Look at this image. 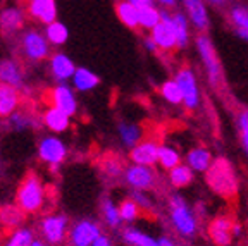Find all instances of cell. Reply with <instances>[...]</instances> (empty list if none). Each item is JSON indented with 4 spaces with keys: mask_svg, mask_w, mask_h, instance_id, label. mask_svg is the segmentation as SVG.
Returning a JSON list of instances; mask_svg holds the SVG:
<instances>
[{
    "mask_svg": "<svg viewBox=\"0 0 248 246\" xmlns=\"http://www.w3.org/2000/svg\"><path fill=\"white\" fill-rule=\"evenodd\" d=\"M0 83L21 90L24 85V69L16 59H0Z\"/></svg>",
    "mask_w": 248,
    "mask_h": 246,
    "instance_id": "e0dca14e",
    "label": "cell"
},
{
    "mask_svg": "<svg viewBox=\"0 0 248 246\" xmlns=\"http://www.w3.org/2000/svg\"><path fill=\"white\" fill-rule=\"evenodd\" d=\"M46 100H48V107L61 108L71 117L78 112L76 93L73 86H69L67 83H57L55 86H52L46 93Z\"/></svg>",
    "mask_w": 248,
    "mask_h": 246,
    "instance_id": "8992f818",
    "label": "cell"
},
{
    "mask_svg": "<svg viewBox=\"0 0 248 246\" xmlns=\"http://www.w3.org/2000/svg\"><path fill=\"white\" fill-rule=\"evenodd\" d=\"M232 227H234V224L231 219L217 217L209 226V236L217 246H228L232 238Z\"/></svg>",
    "mask_w": 248,
    "mask_h": 246,
    "instance_id": "ffe728a7",
    "label": "cell"
},
{
    "mask_svg": "<svg viewBox=\"0 0 248 246\" xmlns=\"http://www.w3.org/2000/svg\"><path fill=\"white\" fill-rule=\"evenodd\" d=\"M46 201V188L43 181L35 172H28L21 181L17 193H16V203L24 214H38Z\"/></svg>",
    "mask_w": 248,
    "mask_h": 246,
    "instance_id": "6da1fadb",
    "label": "cell"
},
{
    "mask_svg": "<svg viewBox=\"0 0 248 246\" xmlns=\"http://www.w3.org/2000/svg\"><path fill=\"white\" fill-rule=\"evenodd\" d=\"M119 214L123 220L131 222V220H135L140 215V205L135 200H124L119 207Z\"/></svg>",
    "mask_w": 248,
    "mask_h": 246,
    "instance_id": "8d00e7d4",
    "label": "cell"
},
{
    "mask_svg": "<svg viewBox=\"0 0 248 246\" xmlns=\"http://www.w3.org/2000/svg\"><path fill=\"white\" fill-rule=\"evenodd\" d=\"M159 2L164 5V7H174L176 5V0H159Z\"/></svg>",
    "mask_w": 248,
    "mask_h": 246,
    "instance_id": "ee69618b",
    "label": "cell"
},
{
    "mask_svg": "<svg viewBox=\"0 0 248 246\" xmlns=\"http://www.w3.org/2000/svg\"><path fill=\"white\" fill-rule=\"evenodd\" d=\"M100 226L93 220H78L69 229V239L71 246H92L95 239L100 236Z\"/></svg>",
    "mask_w": 248,
    "mask_h": 246,
    "instance_id": "30bf717a",
    "label": "cell"
},
{
    "mask_svg": "<svg viewBox=\"0 0 248 246\" xmlns=\"http://www.w3.org/2000/svg\"><path fill=\"white\" fill-rule=\"evenodd\" d=\"M210 2H214V4H222L224 0H210Z\"/></svg>",
    "mask_w": 248,
    "mask_h": 246,
    "instance_id": "c3c4849f",
    "label": "cell"
},
{
    "mask_svg": "<svg viewBox=\"0 0 248 246\" xmlns=\"http://www.w3.org/2000/svg\"><path fill=\"white\" fill-rule=\"evenodd\" d=\"M138 15H140V26L145 28V30H154L160 23V19H162V14L152 4L138 7Z\"/></svg>",
    "mask_w": 248,
    "mask_h": 246,
    "instance_id": "83f0119b",
    "label": "cell"
},
{
    "mask_svg": "<svg viewBox=\"0 0 248 246\" xmlns=\"http://www.w3.org/2000/svg\"><path fill=\"white\" fill-rule=\"evenodd\" d=\"M231 17L234 21L240 30H247L248 31V9L245 7H234L231 11Z\"/></svg>",
    "mask_w": 248,
    "mask_h": 246,
    "instance_id": "74e56055",
    "label": "cell"
},
{
    "mask_svg": "<svg viewBox=\"0 0 248 246\" xmlns=\"http://www.w3.org/2000/svg\"><path fill=\"white\" fill-rule=\"evenodd\" d=\"M179 162H181V158H179V155L176 154L172 148H169V146H160V150H159V164L164 167V169L172 170L174 167L179 166Z\"/></svg>",
    "mask_w": 248,
    "mask_h": 246,
    "instance_id": "836d02e7",
    "label": "cell"
},
{
    "mask_svg": "<svg viewBox=\"0 0 248 246\" xmlns=\"http://www.w3.org/2000/svg\"><path fill=\"white\" fill-rule=\"evenodd\" d=\"M67 157V145L59 136L48 135L43 136L38 141V158L50 167L52 170H57L62 166V162Z\"/></svg>",
    "mask_w": 248,
    "mask_h": 246,
    "instance_id": "277c9868",
    "label": "cell"
},
{
    "mask_svg": "<svg viewBox=\"0 0 248 246\" xmlns=\"http://www.w3.org/2000/svg\"><path fill=\"white\" fill-rule=\"evenodd\" d=\"M170 183L174 188H185L193 181V174L188 166H178L170 170Z\"/></svg>",
    "mask_w": 248,
    "mask_h": 246,
    "instance_id": "1f68e13d",
    "label": "cell"
},
{
    "mask_svg": "<svg viewBox=\"0 0 248 246\" xmlns=\"http://www.w3.org/2000/svg\"><path fill=\"white\" fill-rule=\"evenodd\" d=\"M152 40L160 50H174L178 46V33H176L174 21L166 12L162 14L160 23L152 30Z\"/></svg>",
    "mask_w": 248,
    "mask_h": 246,
    "instance_id": "ba28073f",
    "label": "cell"
},
{
    "mask_svg": "<svg viewBox=\"0 0 248 246\" xmlns=\"http://www.w3.org/2000/svg\"><path fill=\"white\" fill-rule=\"evenodd\" d=\"M24 212L21 210L17 205H5V207L0 208V220L9 227H16L23 222Z\"/></svg>",
    "mask_w": 248,
    "mask_h": 246,
    "instance_id": "f546056e",
    "label": "cell"
},
{
    "mask_svg": "<svg viewBox=\"0 0 248 246\" xmlns=\"http://www.w3.org/2000/svg\"><path fill=\"white\" fill-rule=\"evenodd\" d=\"M31 19L42 24H52L57 21V2L55 0H33L26 7Z\"/></svg>",
    "mask_w": 248,
    "mask_h": 246,
    "instance_id": "5bb4252c",
    "label": "cell"
},
{
    "mask_svg": "<svg viewBox=\"0 0 248 246\" xmlns=\"http://www.w3.org/2000/svg\"><path fill=\"white\" fill-rule=\"evenodd\" d=\"M71 81H73V88L79 93L92 92L100 85V77L95 73H92L88 67H78Z\"/></svg>",
    "mask_w": 248,
    "mask_h": 246,
    "instance_id": "44dd1931",
    "label": "cell"
},
{
    "mask_svg": "<svg viewBox=\"0 0 248 246\" xmlns=\"http://www.w3.org/2000/svg\"><path fill=\"white\" fill-rule=\"evenodd\" d=\"M160 93L162 96L166 98L169 104H181L183 102V93H181V88L178 86L176 81H166L162 86H160Z\"/></svg>",
    "mask_w": 248,
    "mask_h": 246,
    "instance_id": "d6a6232c",
    "label": "cell"
},
{
    "mask_svg": "<svg viewBox=\"0 0 248 246\" xmlns=\"http://www.w3.org/2000/svg\"><path fill=\"white\" fill-rule=\"evenodd\" d=\"M185 2L186 11L190 12L191 21L198 30H207L209 26V15H207V9L202 0H183Z\"/></svg>",
    "mask_w": 248,
    "mask_h": 246,
    "instance_id": "603a6c76",
    "label": "cell"
},
{
    "mask_svg": "<svg viewBox=\"0 0 248 246\" xmlns=\"http://www.w3.org/2000/svg\"><path fill=\"white\" fill-rule=\"evenodd\" d=\"M33 241H35L33 229H30V227H17V229H14L7 236V239H5L2 246H31Z\"/></svg>",
    "mask_w": 248,
    "mask_h": 246,
    "instance_id": "4316f807",
    "label": "cell"
},
{
    "mask_svg": "<svg viewBox=\"0 0 248 246\" xmlns=\"http://www.w3.org/2000/svg\"><path fill=\"white\" fill-rule=\"evenodd\" d=\"M116 14L119 17V21L128 28H136L140 26V15H138V7L128 2V0H121L116 4Z\"/></svg>",
    "mask_w": 248,
    "mask_h": 246,
    "instance_id": "7402d4cb",
    "label": "cell"
},
{
    "mask_svg": "<svg viewBox=\"0 0 248 246\" xmlns=\"http://www.w3.org/2000/svg\"><path fill=\"white\" fill-rule=\"evenodd\" d=\"M124 241L131 246H159V241L150 236L143 234V232L136 231V229H126L124 231Z\"/></svg>",
    "mask_w": 248,
    "mask_h": 246,
    "instance_id": "4dcf8cb0",
    "label": "cell"
},
{
    "mask_svg": "<svg viewBox=\"0 0 248 246\" xmlns=\"http://www.w3.org/2000/svg\"><path fill=\"white\" fill-rule=\"evenodd\" d=\"M124 181L135 189H150L155 183V170L150 166H133L124 169Z\"/></svg>",
    "mask_w": 248,
    "mask_h": 246,
    "instance_id": "7c38bea8",
    "label": "cell"
},
{
    "mask_svg": "<svg viewBox=\"0 0 248 246\" xmlns=\"http://www.w3.org/2000/svg\"><path fill=\"white\" fill-rule=\"evenodd\" d=\"M26 2H28V4H30V2H33V0H26Z\"/></svg>",
    "mask_w": 248,
    "mask_h": 246,
    "instance_id": "681fc988",
    "label": "cell"
},
{
    "mask_svg": "<svg viewBox=\"0 0 248 246\" xmlns=\"http://www.w3.org/2000/svg\"><path fill=\"white\" fill-rule=\"evenodd\" d=\"M170 217L174 222L176 229L181 232L183 236H193L195 229H197V222H195L193 214L190 212L186 201L181 196H172L170 198Z\"/></svg>",
    "mask_w": 248,
    "mask_h": 246,
    "instance_id": "52a82bcc",
    "label": "cell"
},
{
    "mask_svg": "<svg viewBox=\"0 0 248 246\" xmlns=\"http://www.w3.org/2000/svg\"><path fill=\"white\" fill-rule=\"evenodd\" d=\"M145 46H147L148 50H157V48H159V46L155 45V42H154V40H152V36H150V38H147V40H145Z\"/></svg>",
    "mask_w": 248,
    "mask_h": 246,
    "instance_id": "7bdbcfd3",
    "label": "cell"
},
{
    "mask_svg": "<svg viewBox=\"0 0 248 246\" xmlns=\"http://www.w3.org/2000/svg\"><path fill=\"white\" fill-rule=\"evenodd\" d=\"M172 21H174L176 33H178V46L185 48L188 45V23H186V17L178 12V14L172 15Z\"/></svg>",
    "mask_w": 248,
    "mask_h": 246,
    "instance_id": "d590c367",
    "label": "cell"
},
{
    "mask_svg": "<svg viewBox=\"0 0 248 246\" xmlns=\"http://www.w3.org/2000/svg\"><path fill=\"white\" fill-rule=\"evenodd\" d=\"M92 246H112V245H110V239H108L107 236L100 234L97 239H95V243H93Z\"/></svg>",
    "mask_w": 248,
    "mask_h": 246,
    "instance_id": "b9f144b4",
    "label": "cell"
},
{
    "mask_svg": "<svg viewBox=\"0 0 248 246\" xmlns=\"http://www.w3.org/2000/svg\"><path fill=\"white\" fill-rule=\"evenodd\" d=\"M238 35H240L241 38L247 40V42H248V31L247 30H240V28H238Z\"/></svg>",
    "mask_w": 248,
    "mask_h": 246,
    "instance_id": "7dc6e473",
    "label": "cell"
},
{
    "mask_svg": "<svg viewBox=\"0 0 248 246\" xmlns=\"http://www.w3.org/2000/svg\"><path fill=\"white\" fill-rule=\"evenodd\" d=\"M197 46L198 52L202 55V61L207 67V74H209V81L214 88H219V83H221V65H219V61H217L216 50H214L212 43L207 36H198L197 40Z\"/></svg>",
    "mask_w": 248,
    "mask_h": 246,
    "instance_id": "9c48e42d",
    "label": "cell"
},
{
    "mask_svg": "<svg viewBox=\"0 0 248 246\" xmlns=\"http://www.w3.org/2000/svg\"><path fill=\"white\" fill-rule=\"evenodd\" d=\"M9 124H11L12 129L16 131H26V129H33V127L38 126V121L33 116L26 114V112L16 110L11 117H9Z\"/></svg>",
    "mask_w": 248,
    "mask_h": 246,
    "instance_id": "f1b7e54d",
    "label": "cell"
},
{
    "mask_svg": "<svg viewBox=\"0 0 248 246\" xmlns=\"http://www.w3.org/2000/svg\"><path fill=\"white\" fill-rule=\"evenodd\" d=\"M31 246H50L46 241H43V239H35V241L31 243Z\"/></svg>",
    "mask_w": 248,
    "mask_h": 246,
    "instance_id": "bcb514c9",
    "label": "cell"
},
{
    "mask_svg": "<svg viewBox=\"0 0 248 246\" xmlns=\"http://www.w3.org/2000/svg\"><path fill=\"white\" fill-rule=\"evenodd\" d=\"M21 54L30 62H42L50 59V43L46 40L45 33L38 30H26L19 40Z\"/></svg>",
    "mask_w": 248,
    "mask_h": 246,
    "instance_id": "3957f363",
    "label": "cell"
},
{
    "mask_svg": "<svg viewBox=\"0 0 248 246\" xmlns=\"http://www.w3.org/2000/svg\"><path fill=\"white\" fill-rule=\"evenodd\" d=\"M102 212H104V219L105 222L110 227H119V224L123 222L119 214V208L112 203V200H104V205H102Z\"/></svg>",
    "mask_w": 248,
    "mask_h": 246,
    "instance_id": "e575fe53",
    "label": "cell"
},
{
    "mask_svg": "<svg viewBox=\"0 0 248 246\" xmlns=\"http://www.w3.org/2000/svg\"><path fill=\"white\" fill-rule=\"evenodd\" d=\"M21 105V93L17 88L0 83V117H11Z\"/></svg>",
    "mask_w": 248,
    "mask_h": 246,
    "instance_id": "d6986e66",
    "label": "cell"
},
{
    "mask_svg": "<svg viewBox=\"0 0 248 246\" xmlns=\"http://www.w3.org/2000/svg\"><path fill=\"white\" fill-rule=\"evenodd\" d=\"M26 11H23L17 5H9L0 11V31L5 35H14L17 31L24 28V21H26Z\"/></svg>",
    "mask_w": 248,
    "mask_h": 246,
    "instance_id": "2e32d148",
    "label": "cell"
},
{
    "mask_svg": "<svg viewBox=\"0 0 248 246\" xmlns=\"http://www.w3.org/2000/svg\"><path fill=\"white\" fill-rule=\"evenodd\" d=\"M42 123L52 135H61V133H66L71 127V116H67L66 112H62L61 108L48 107L42 114Z\"/></svg>",
    "mask_w": 248,
    "mask_h": 246,
    "instance_id": "ac0fdd59",
    "label": "cell"
},
{
    "mask_svg": "<svg viewBox=\"0 0 248 246\" xmlns=\"http://www.w3.org/2000/svg\"><path fill=\"white\" fill-rule=\"evenodd\" d=\"M133 200H135L136 203L140 205V207H143V208H150V207H152V205H150V200H148L147 196H145L141 191H136L135 195H133Z\"/></svg>",
    "mask_w": 248,
    "mask_h": 246,
    "instance_id": "60d3db41",
    "label": "cell"
},
{
    "mask_svg": "<svg viewBox=\"0 0 248 246\" xmlns=\"http://www.w3.org/2000/svg\"><path fill=\"white\" fill-rule=\"evenodd\" d=\"M176 83L181 88L183 93V102H185L186 108H197L198 105V86L197 79H195V74L191 73V69L188 67H183L178 74H176Z\"/></svg>",
    "mask_w": 248,
    "mask_h": 246,
    "instance_id": "4fadbf2b",
    "label": "cell"
},
{
    "mask_svg": "<svg viewBox=\"0 0 248 246\" xmlns=\"http://www.w3.org/2000/svg\"><path fill=\"white\" fill-rule=\"evenodd\" d=\"M67 226H69V220L62 214H50V215L43 217L42 222H40V232H42L43 241L54 246L62 245L69 236L67 234Z\"/></svg>",
    "mask_w": 248,
    "mask_h": 246,
    "instance_id": "5b68a950",
    "label": "cell"
},
{
    "mask_svg": "<svg viewBox=\"0 0 248 246\" xmlns=\"http://www.w3.org/2000/svg\"><path fill=\"white\" fill-rule=\"evenodd\" d=\"M119 136L124 146L128 148H135L141 139V127L138 124H129V123H119Z\"/></svg>",
    "mask_w": 248,
    "mask_h": 246,
    "instance_id": "484cf974",
    "label": "cell"
},
{
    "mask_svg": "<svg viewBox=\"0 0 248 246\" xmlns=\"http://www.w3.org/2000/svg\"><path fill=\"white\" fill-rule=\"evenodd\" d=\"M43 33H45L48 43L54 45V46H62L67 42V38H69V30H67L66 24L61 23V21H55V23H52V24H46Z\"/></svg>",
    "mask_w": 248,
    "mask_h": 246,
    "instance_id": "cb8c5ba5",
    "label": "cell"
},
{
    "mask_svg": "<svg viewBox=\"0 0 248 246\" xmlns=\"http://www.w3.org/2000/svg\"><path fill=\"white\" fill-rule=\"evenodd\" d=\"M159 143L154 141V139H145V141H140L135 148H131L129 158H131L133 164L152 167L155 162H159Z\"/></svg>",
    "mask_w": 248,
    "mask_h": 246,
    "instance_id": "9a60e30c",
    "label": "cell"
},
{
    "mask_svg": "<svg viewBox=\"0 0 248 246\" xmlns=\"http://www.w3.org/2000/svg\"><path fill=\"white\" fill-rule=\"evenodd\" d=\"M159 246H174V245H172V241H170V239L162 238V239H159Z\"/></svg>",
    "mask_w": 248,
    "mask_h": 246,
    "instance_id": "f6af8a7d",
    "label": "cell"
},
{
    "mask_svg": "<svg viewBox=\"0 0 248 246\" xmlns=\"http://www.w3.org/2000/svg\"><path fill=\"white\" fill-rule=\"evenodd\" d=\"M102 167H104V170L108 174L110 177H117L123 174V166L119 164V160H116V158H105L104 164H102Z\"/></svg>",
    "mask_w": 248,
    "mask_h": 246,
    "instance_id": "f35d334b",
    "label": "cell"
},
{
    "mask_svg": "<svg viewBox=\"0 0 248 246\" xmlns=\"http://www.w3.org/2000/svg\"><path fill=\"white\" fill-rule=\"evenodd\" d=\"M76 69L78 67L73 59L64 52H55L48 59V73L57 83H66V81L73 79Z\"/></svg>",
    "mask_w": 248,
    "mask_h": 246,
    "instance_id": "8fae6325",
    "label": "cell"
},
{
    "mask_svg": "<svg viewBox=\"0 0 248 246\" xmlns=\"http://www.w3.org/2000/svg\"><path fill=\"white\" fill-rule=\"evenodd\" d=\"M240 129H241V141H243L245 152L248 155V110L240 114Z\"/></svg>",
    "mask_w": 248,
    "mask_h": 246,
    "instance_id": "ab89813d",
    "label": "cell"
},
{
    "mask_svg": "<svg viewBox=\"0 0 248 246\" xmlns=\"http://www.w3.org/2000/svg\"><path fill=\"white\" fill-rule=\"evenodd\" d=\"M188 164L191 169L198 170V172H207L209 167L212 166V157L207 148H195L188 154Z\"/></svg>",
    "mask_w": 248,
    "mask_h": 246,
    "instance_id": "d4e9b609",
    "label": "cell"
},
{
    "mask_svg": "<svg viewBox=\"0 0 248 246\" xmlns=\"http://www.w3.org/2000/svg\"><path fill=\"white\" fill-rule=\"evenodd\" d=\"M207 183L217 195L224 196L228 200L234 198L238 193L236 174L229 160L224 157H219L212 162V166L207 170Z\"/></svg>",
    "mask_w": 248,
    "mask_h": 246,
    "instance_id": "7a4b0ae2",
    "label": "cell"
}]
</instances>
